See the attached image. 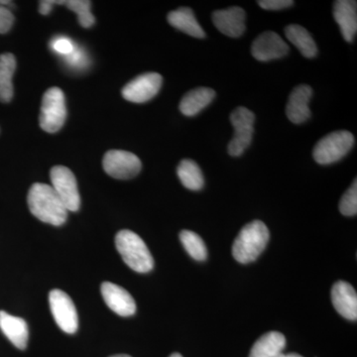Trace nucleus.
<instances>
[{
  "mask_svg": "<svg viewBox=\"0 0 357 357\" xmlns=\"http://www.w3.org/2000/svg\"><path fill=\"white\" fill-rule=\"evenodd\" d=\"M27 202L32 215L41 222L59 227L67 220V208L52 185L41 183L32 185Z\"/></svg>",
  "mask_w": 357,
  "mask_h": 357,
  "instance_id": "f257e3e1",
  "label": "nucleus"
},
{
  "mask_svg": "<svg viewBox=\"0 0 357 357\" xmlns=\"http://www.w3.org/2000/svg\"><path fill=\"white\" fill-rule=\"evenodd\" d=\"M269 237V230L264 222L255 220L248 223L241 230L232 245L234 259L243 264L255 261L266 248Z\"/></svg>",
  "mask_w": 357,
  "mask_h": 357,
  "instance_id": "f03ea898",
  "label": "nucleus"
},
{
  "mask_svg": "<svg viewBox=\"0 0 357 357\" xmlns=\"http://www.w3.org/2000/svg\"><path fill=\"white\" fill-rule=\"evenodd\" d=\"M115 246L126 265L138 273H148L154 267L153 256L146 243L131 230H121L115 236Z\"/></svg>",
  "mask_w": 357,
  "mask_h": 357,
  "instance_id": "7ed1b4c3",
  "label": "nucleus"
},
{
  "mask_svg": "<svg viewBox=\"0 0 357 357\" xmlns=\"http://www.w3.org/2000/svg\"><path fill=\"white\" fill-rule=\"evenodd\" d=\"M354 145V135L349 131L340 130L328 134L317 143L312 156L317 163L330 165L344 158Z\"/></svg>",
  "mask_w": 357,
  "mask_h": 357,
  "instance_id": "20e7f679",
  "label": "nucleus"
},
{
  "mask_svg": "<svg viewBox=\"0 0 357 357\" xmlns=\"http://www.w3.org/2000/svg\"><path fill=\"white\" fill-rule=\"evenodd\" d=\"M67 119L66 98L62 89H49L42 100L40 128L48 133H56L64 126Z\"/></svg>",
  "mask_w": 357,
  "mask_h": 357,
  "instance_id": "39448f33",
  "label": "nucleus"
},
{
  "mask_svg": "<svg viewBox=\"0 0 357 357\" xmlns=\"http://www.w3.org/2000/svg\"><path fill=\"white\" fill-rule=\"evenodd\" d=\"M230 122L234 128V136L229 144V153L239 157L251 144L255 133V114L244 107H239L230 114Z\"/></svg>",
  "mask_w": 357,
  "mask_h": 357,
  "instance_id": "423d86ee",
  "label": "nucleus"
},
{
  "mask_svg": "<svg viewBox=\"0 0 357 357\" xmlns=\"http://www.w3.org/2000/svg\"><path fill=\"white\" fill-rule=\"evenodd\" d=\"M52 187L68 211H77L81 206L77 183L74 173L65 166H55L50 172Z\"/></svg>",
  "mask_w": 357,
  "mask_h": 357,
  "instance_id": "0eeeda50",
  "label": "nucleus"
},
{
  "mask_svg": "<svg viewBox=\"0 0 357 357\" xmlns=\"http://www.w3.org/2000/svg\"><path fill=\"white\" fill-rule=\"evenodd\" d=\"M49 304L56 324L63 332L75 333L79 328V318L74 302L64 291L54 289L49 294Z\"/></svg>",
  "mask_w": 357,
  "mask_h": 357,
  "instance_id": "6e6552de",
  "label": "nucleus"
},
{
  "mask_svg": "<svg viewBox=\"0 0 357 357\" xmlns=\"http://www.w3.org/2000/svg\"><path fill=\"white\" fill-rule=\"evenodd\" d=\"M103 169L110 177L128 180L140 173L142 164L140 159L131 152L110 150L103 157Z\"/></svg>",
  "mask_w": 357,
  "mask_h": 357,
  "instance_id": "1a4fd4ad",
  "label": "nucleus"
},
{
  "mask_svg": "<svg viewBox=\"0 0 357 357\" xmlns=\"http://www.w3.org/2000/svg\"><path fill=\"white\" fill-rule=\"evenodd\" d=\"M162 82V77L157 73L140 75L124 86L122 96L128 102H146L159 93Z\"/></svg>",
  "mask_w": 357,
  "mask_h": 357,
  "instance_id": "9d476101",
  "label": "nucleus"
},
{
  "mask_svg": "<svg viewBox=\"0 0 357 357\" xmlns=\"http://www.w3.org/2000/svg\"><path fill=\"white\" fill-rule=\"evenodd\" d=\"M289 53V46L277 33H262L253 41L251 54L256 60L261 62L277 60L285 57Z\"/></svg>",
  "mask_w": 357,
  "mask_h": 357,
  "instance_id": "9b49d317",
  "label": "nucleus"
},
{
  "mask_svg": "<svg viewBox=\"0 0 357 357\" xmlns=\"http://www.w3.org/2000/svg\"><path fill=\"white\" fill-rule=\"evenodd\" d=\"M100 291L105 304L115 314L121 317H129L135 314V301L126 289L110 282H103Z\"/></svg>",
  "mask_w": 357,
  "mask_h": 357,
  "instance_id": "f8f14e48",
  "label": "nucleus"
},
{
  "mask_svg": "<svg viewBox=\"0 0 357 357\" xmlns=\"http://www.w3.org/2000/svg\"><path fill=\"white\" fill-rule=\"evenodd\" d=\"M245 11L237 6L213 13V22L218 31L231 38H238L245 31Z\"/></svg>",
  "mask_w": 357,
  "mask_h": 357,
  "instance_id": "ddd939ff",
  "label": "nucleus"
},
{
  "mask_svg": "<svg viewBox=\"0 0 357 357\" xmlns=\"http://www.w3.org/2000/svg\"><path fill=\"white\" fill-rule=\"evenodd\" d=\"M312 96V89L307 84L296 86L289 96L286 114L289 121L295 124H302L312 116L309 103Z\"/></svg>",
  "mask_w": 357,
  "mask_h": 357,
  "instance_id": "4468645a",
  "label": "nucleus"
},
{
  "mask_svg": "<svg viewBox=\"0 0 357 357\" xmlns=\"http://www.w3.org/2000/svg\"><path fill=\"white\" fill-rule=\"evenodd\" d=\"M333 307L338 314L349 321L357 319V295L351 284L338 281L332 289Z\"/></svg>",
  "mask_w": 357,
  "mask_h": 357,
  "instance_id": "2eb2a0df",
  "label": "nucleus"
},
{
  "mask_svg": "<svg viewBox=\"0 0 357 357\" xmlns=\"http://www.w3.org/2000/svg\"><path fill=\"white\" fill-rule=\"evenodd\" d=\"M333 17L345 41L352 42L357 32V6L352 0H338L333 6Z\"/></svg>",
  "mask_w": 357,
  "mask_h": 357,
  "instance_id": "dca6fc26",
  "label": "nucleus"
},
{
  "mask_svg": "<svg viewBox=\"0 0 357 357\" xmlns=\"http://www.w3.org/2000/svg\"><path fill=\"white\" fill-rule=\"evenodd\" d=\"M0 330L17 349H26L29 332L24 319L0 311Z\"/></svg>",
  "mask_w": 357,
  "mask_h": 357,
  "instance_id": "f3484780",
  "label": "nucleus"
},
{
  "mask_svg": "<svg viewBox=\"0 0 357 357\" xmlns=\"http://www.w3.org/2000/svg\"><path fill=\"white\" fill-rule=\"evenodd\" d=\"M168 22L176 29L195 38L202 39L206 37V33L195 17L194 11L189 7H181L177 10L171 11L168 14Z\"/></svg>",
  "mask_w": 357,
  "mask_h": 357,
  "instance_id": "a211bd4d",
  "label": "nucleus"
},
{
  "mask_svg": "<svg viewBox=\"0 0 357 357\" xmlns=\"http://www.w3.org/2000/svg\"><path fill=\"white\" fill-rule=\"evenodd\" d=\"M215 91L208 88H198L185 93L180 102V110L187 116H195L208 107L213 98Z\"/></svg>",
  "mask_w": 357,
  "mask_h": 357,
  "instance_id": "6ab92c4d",
  "label": "nucleus"
},
{
  "mask_svg": "<svg viewBox=\"0 0 357 357\" xmlns=\"http://www.w3.org/2000/svg\"><path fill=\"white\" fill-rule=\"evenodd\" d=\"M285 347V335L279 332H269L256 340L249 357H277L283 354Z\"/></svg>",
  "mask_w": 357,
  "mask_h": 357,
  "instance_id": "aec40b11",
  "label": "nucleus"
},
{
  "mask_svg": "<svg viewBox=\"0 0 357 357\" xmlns=\"http://www.w3.org/2000/svg\"><path fill=\"white\" fill-rule=\"evenodd\" d=\"M285 35L289 41L301 52L304 57L307 59L316 57L318 54V47L306 28L296 24L289 25L286 27Z\"/></svg>",
  "mask_w": 357,
  "mask_h": 357,
  "instance_id": "412c9836",
  "label": "nucleus"
},
{
  "mask_svg": "<svg viewBox=\"0 0 357 357\" xmlns=\"http://www.w3.org/2000/svg\"><path fill=\"white\" fill-rule=\"evenodd\" d=\"M16 70V59L13 54L0 55V102H9L13 98V77Z\"/></svg>",
  "mask_w": 357,
  "mask_h": 357,
  "instance_id": "4be33fe9",
  "label": "nucleus"
},
{
  "mask_svg": "<svg viewBox=\"0 0 357 357\" xmlns=\"http://www.w3.org/2000/svg\"><path fill=\"white\" fill-rule=\"evenodd\" d=\"M178 177L187 189L199 191L203 189L204 181L203 173L198 164L192 160L185 159L181 161L177 169Z\"/></svg>",
  "mask_w": 357,
  "mask_h": 357,
  "instance_id": "5701e85b",
  "label": "nucleus"
},
{
  "mask_svg": "<svg viewBox=\"0 0 357 357\" xmlns=\"http://www.w3.org/2000/svg\"><path fill=\"white\" fill-rule=\"evenodd\" d=\"M180 241L189 255L197 261H204L208 258V249L202 237L191 230H183Z\"/></svg>",
  "mask_w": 357,
  "mask_h": 357,
  "instance_id": "b1692460",
  "label": "nucleus"
},
{
  "mask_svg": "<svg viewBox=\"0 0 357 357\" xmlns=\"http://www.w3.org/2000/svg\"><path fill=\"white\" fill-rule=\"evenodd\" d=\"M65 6L77 13L79 24L84 28L91 27L95 24V16L91 13V2L86 0H70L65 1Z\"/></svg>",
  "mask_w": 357,
  "mask_h": 357,
  "instance_id": "393cba45",
  "label": "nucleus"
},
{
  "mask_svg": "<svg viewBox=\"0 0 357 357\" xmlns=\"http://www.w3.org/2000/svg\"><path fill=\"white\" fill-rule=\"evenodd\" d=\"M340 211L345 217H354L357 213V182L354 181L351 187L344 192L340 203Z\"/></svg>",
  "mask_w": 357,
  "mask_h": 357,
  "instance_id": "a878e982",
  "label": "nucleus"
},
{
  "mask_svg": "<svg viewBox=\"0 0 357 357\" xmlns=\"http://www.w3.org/2000/svg\"><path fill=\"white\" fill-rule=\"evenodd\" d=\"M15 17L7 7L0 6V34H6L13 28Z\"/></svg>",
  "mask_w": 357,
  "mask_h": 357,
  "instance_id": "bb28decb",
  "label": "nucleus"
},
{
  "mask_svg": "<svg viewBox=\"0 0 357 357\" xmlns=\"http://www.w3.org/2000/svg\"><path fill=\"white\" fill-rule=\"evenodd\" d=\"M257 3L265 10H282L292 6L294 1L292 0H259Z\"/></svg>",
  "mask_w": 357,
  "mask_h": 357,
  "instance_id": "cd10ccee",
  "label": "nucleus"
},
{
  "mask_svg": "<svg viewBox=\"0 0 357 357\" xmlns=\"http://www.w3.org/2000/svg\"><path fill=\"white\" fill-rule=\"evenodd\" d=\"M54 50L58 52L59 54H63V55H70L74 53L75 46L72 43V41L64 37H60L52 43Z\"/></svg>",
  "mask_w": 357,
  "mask_h": 357,
  "instance_id": "c85d7f7f",
  "label": "nucleus"
},
{
  "mask_svg": "<svg viewBox=\"0 0 357 357\" xmlns=\"http://www.w3.org/2000/svg\"><path fill=\"white\" fill-rule=\"evenodd\" d=\"M55 4H65V1H53V0H43L39 2V13L42 15H48Z\"/></svg>",
  "mask_w": 357,
  "mask_h": 357,
  "instance_id": "c756f323",
  "label": "nucleus"
},
{
  "mask_svg": "<svg viewBox=\"0 0 357 357\" xmlns=\"http://www.w3.org/2000/svg\"><path fill=\"white\" fill-rule=\"evenodd\" d=\"M277 357H303L302 356H300V354H281L280 356H278Z\"/></svg>",
  "mask_w": 357,
  "mask_h": 357,
  "instance_id": "7c9ffc66",
  "label": "nucleus"
},
{
  "mask_svg": "<svg viewBox=\"0 0 357 357\" xmlns=\"http://www.w3.org/2000/svg\"><path fill=\"white\" fill-rule=\"evenodd\" d=\"M110 357H131V356H128V354H117V356H112Z\"/></svg>",
  "mask_w": 357,
  "mask_h": 357,
  "instance_id": "2f4dec72",
  "label": "nucleus"
},
{
  "mask_svg": "<svg viewBox=\"0 0 357 357\" xmlns=\"http://www.w3.org/2000/svg\"><path fill=\"white\" fill-rule=\"evenodd\" d=\"M170 357H183L180 354H173Z\"/></svg>",
  "mask_w": 357,
  "mask_h": 357,
  "instance_id": "473e14b6",
  "label": "nucleus"
}]
</instances>
